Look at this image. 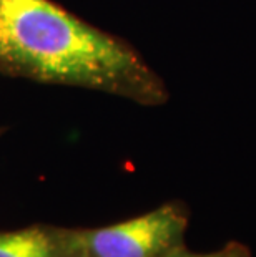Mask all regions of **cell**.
Instances as JSON below:
<instances>
[{
	"instance_id": "6da1fadb",
	"label": "cell",
	"mask_w": 256,
	"mask_h": 257,
	"mask_svg": "<svg viewBox=\"0 0 256 257\" xmlns=\"http://www.w3.org/2000/svg\"><path fill=\"white\" fill-rule=\"evenodd\" d=\"M0 72L165 105V81L127 40L52 0H0Z\"/></svg>"
},
{
	"instance_id": "7a4b0ae2",
	"label": "cell",
	"mask_w": 256,
	"mask_h": 257,
	"mask_svg": "<svg viewBox=\"0 0 256 257\" xmlns=\"http://www.w3.org/2000/svg\"><path fill=\"white\" fill-rule=\"evenodd\" d=\"M188 207L180 201L115 224L72 227L77 257H166L187 245Z\"/></svg>"
},
{
	"instance_id": "3957f363",
	"label": "cell",
	"mask_w": 256,
	"mask_h": 257,
	"mask_svg": "<svg viewBox=\"0 0 256 257\" xmlns=\"http://www.w3.org/2000/svg\"><path fill=\"white\" fill-rule=\"evenodd\" d=\"M0 257H77L72 227L32 224L0 231Z\"/></svg>"
},
{
	"instance_id": "277c9868",
	"label": "cell",
	"mask_w": 256,
	"mask_h": 257,
	"mask_svg": "<svg viewBox=\"0 0 256 257\" xmlns=\"http://www.w3.org/2000/svg\"><path fill=\"white\" fill-rule=\"evenodd\" d=\"M166 257H251V250L238 240H231V242H226L223 247L211 250V252H195V250H190L187 245H183Z\"/></svg>"
},
{
	"instance_id": "5b68a950",
	"label": "cell",
	"mask_w": 256,
	"mask_h": 257,
	"mask_svg": "<svg viewBox=\"0 0 256 257\" xmlns=\"http://www.w3.org/2000/svg\"><path fill=\"white\" fill-rule=\"evenodd\" d=\"M4 135V130H0V136H2Z\"/></svg>"
}]
</instances>
